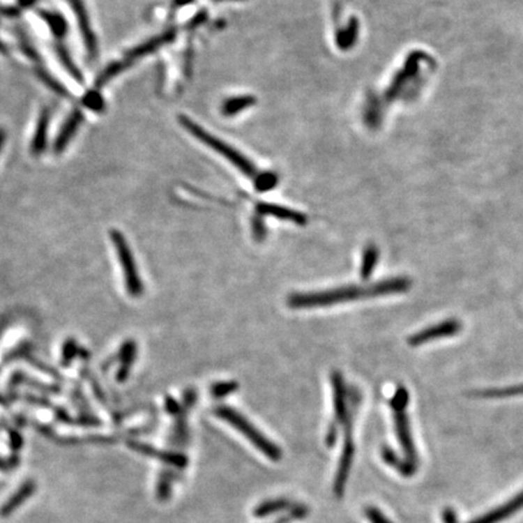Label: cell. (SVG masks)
Wrapping results in <instances>:
<instances>
[{
    "mask_svg": "<svg viewBox=\"0 0 523 523\" xmlns=\"http://www.w3.org/2000/svg\"><path fill=\"white\" fill-rule=\"evenodd\" d=\"M257 211L261 216L266 215V216L276 217L279 220H291L298 225H304L307 223V217L304 216L303 213L289 210L287 207L279 206V205L261 202L257 205Z\"/></svg>",
    "mask_w": 523,
    "mask_h": 523,
    "instance_id": "4fadbf2b",
    "label": "cell"
},
{
    "mask_svg": "<svg viewBox=\"0 0 523 523\" xmlns=\"http://www.w3.org/2000/svg\"><path fill=\"white\" fill-rule=\"evenodd\" d=\"M5 141H6V131L3 128H0V152L4 147Z\"/></svg>",
    "mask_w": 523,
    "mask_h": 523,
    "instance_id": "e575fe53",
    "label": "cell"
},
{
    "mask_svg": "<svg viewBox=\"0 0 523 523\" xmlns=\"http://www.w3.org/2000/svg\"><path fill=\"white\" fill-rule=\"evenodd\" d=\"M123 355H124V365L121 371L119 372V379L123 381L129 373L130 366L132 363L133 358H135V344L132 342H129L125 344L124 349H123Z\"/></svg>",
    "mask_w": 523,
    "mask_h": 523,
    "instance_id": "83f0119b",
    "label": "cell"
},
{
    "mask_svg": "<svg viewBox=\"0 0 523 523\" xmlns=\"http://www.w3.org/2000/svg\"><path fill=\"white\" fill-rule=\"evenodd\" d=\"M253 236L256 240H263L266 238V227L261 217H255L252 220Z\"/></svg>",
    "mask_w": 523,
    "mask_h": 523,
    "instance_id": "f546056e",
    "label": "cell"
},
{
    "mask_svg": "<svg viewBox=\"0 0 523 523\" xmlns=\"http://www.w3.org/2000/svg\"><path fill=\"white\" fill-rule=\"evenodd\" d=\"M128 68H129V66L126 65L124 60L112 62L110 65L107 66L106 68L102 70L101 73L97 75L96 80H95V89L100 90L101 87L110 83L116 75H119L121 72H124L125 69Z\"/></svg>",
    "mask_w": 523,
    "mask_h": 523,
    "instance_id": "ac0fdd59",
    "label": "cell"
},
{
    "mask_svg": "<svg viewBox=\"0 0 523 523\" xmlns=\"http://www.w3.org/2000/svg\"><path fill=\"white\" fill-rule=\"evenodd\" d=\"M238 388H239V386H238L236 381H220V383H217L212 386L211 394L217 399H222V397H225L227 395L236 391Z\"/></svg>",
    "mask_w": 523,
    "mask_h": 523,
    "instance_id": "4316f807",
    "label": "cell"
},
{
    "mask_svg": "<svg viewBox=\"0 0 523 523\" xmlns=\"http://www.w3.org/2000/svg\"><path fill=\"white\" fill-rule=\"evenodd\" d=\"M289 503L284 499H276V501H266L259 505L257 509L255 510V516L256 517H266L271 514H275L278 511L285 510L289 508Z\"/></svg>",
    "mask_w": 523,
    "mask_h": 523,
    "instance_id": "cb8c5ba5",
    "label": "cell"
},
{
    "mask_svg": "<svg viewBox=\"0 0 523 523\" xmlns=\"http://www.w3.org/2000/svg\"><path fill=\"white\" fill-rule=\"evenodd\" d=\"M393 411H394L395 427H396L400 444L404 448L409 464L414 467V462H416V450H414L412 434L409 429V417L406 414V407L393 409Z\"/></svg>",
    "mask_w": 523,
    "mask_h": 523,
    "instance_id": "8992f818",
    "label": "cell"
},
{
    "mask_svg": "<svg viewBox=\"0 0 523 523\" xmlns=\"http://www.w3.org/2000/svg\"><path fill=\"white\" fill-rule=\"evenodd\" d=\"M366 516L372 523H393L391 520L381 514L379 510L374 509V508L366 510Z\"/></svg>",
    "mask_w": 523,
    "mask_h": 523,
    "instance_id": "4dcf8cb0",
    "label": "cell"
},
{
    "mask_svg": "<svg viewBox=\"0 0 523 523\" xmlns=\"http://www.w3.org/2000/svg\"><path fill=\"white\" fill-rule=\"evenodd\" d=\"M278 183V177L275 174H258L257 179H255V185L259 192H266V190H271V189L275 187V184Z\"/></svg>",
    "mask_w": 523,
    "mask_h": 523,
    "instance_id": "f1b7e54d",
    "label": "cell"
},
{
    "mask_svg": "<svg viewBox=\"0 0 523 523\" xmlns=\"http://www.w3.org/2000/svg\"><path fill=\"white\" fill-rule=\"evenodd\" d=\"M83 112L80 109H74L68 115V118L66 119L65 123L62 125L60 132L57 135L55 143H54V152L56 154H61V153L65 151L66 148L68 147L69 143L73 139L75 133H77L79 128H80V125L83 123Z\"/></svg>",
    "mask_w": 523,
    "mask_h": 523,
    "instance_id": "ba28073f",
    "label": "cell"
},
{
    "mask_svg": "<svg viewBox=\"0 0 523 523\" xmlns=\"http://www.w3.org/2000/svg\"><path fill=\"white\" fill-rule=\"evenodd\" d=\"M19 462L17 457L10 459L0 458V470H10V469L15 468V467H17Z\"/></svg>",
    "mask_w": 523,
    "mask_h": 523,
    "instance_id": "1f68e13d",
    "label": "cell"
},
{
    "mask_svg": "<svg viewBox=\"0 0 523 523\" xmlns=\"http://www.w3.org/2000/svg\"><path fill=\"white\" fill-rule=\"evenodd\" d=\"M129 446L132 450H137L139 453L159 459L164 463L170 464V465H174V467H179V468H184L185 464H187V458L182 455H176V453H171V452L156 450L149 445H144V444H139V442H130Z\"/></svg>",
    "mask_w": 523,
    "mask_h": 523,
    "instance_id": "7c38bea8",
    "label": "cell"
},
{
    "mask_svg": "<svg viewBox=\"0 0 523 523\" xmlns=\"http://www.w3.org/2000/svg\"><path fill=\"white\" fill-rule=\"evenodd\" d=\"M37 485L33 480H27V481L23 483L22 486L20 487L17 491L15 492L14 496L9 498L8 501H5V504L1 506L0 509V516L1 517H8L10 515L14 513L15 510L17 509L19 506L27 501L28 498H31L33 496V493L36 492Z\"/></svg>",
    "mask_w": 523,
    "mask_h": 523,
    "instance_id": "5bb4252c",
    "label": "cell"
},
{
    "mask_svg": "<svg viewBox=\"0 0 523 523\" xmlns=\"http://www.w3.org/2000/svg\"><path fill=\"white\" fill-rule=\"evenodd\" d=\"M412 282L407 278H394V279L381 281L378 284L370 285L365 287L344 286V287L324 291V292L296 294L289 297V305L294 309L328 307V305L345 303L354 299L363 298V297H378V296H386V294H402L409 291Z\"/></svg>",
    "mask_w": 523,
    "mask_h": 523,
    "instance_id": "6da1fadb",
    "label": "cell"
},
{
    "mask_svg": "<svg viewBox=\"0 0 523 523\" xmlns=\"http://www.w3.org/2000/svg\"><path fill=\"white\" fill-rule=\"evenodd\" d=\"M16 34H17V39H19L20 49H21V51H22L24 55L27 56L28 60H32L34 61V62H37V63H40V62H42L40 55L38 54L36 47L33 46L31 40L28 39L26 33L23 32L21 28H17V29H16Z\"/></svg>",
    "mask_w": 523,
    "mask_h": 523,
    "instance_id": "603a6c76",
    "label": "cell"
},
{
    "mask_svg": "<svg viewBox=\"0 0 523 523\" xmlns=\"http://www.w3.org/2000/svg\"><path fill=\"white\" fill-rule=\"evenodd\" d=\"M37 75L38 78L40 79L43 83L45 84L46 86L49 87L52 91L56 92L57 95L65 97V98H70V92L57 79H55L54 75H51L49 72H46L45 69L42 68V67L37 68Z\"/></svg>",
    "mask_w": 523,
    "mask_h": 523,
    "instance_id": "44dd1931",
    "label": "cell"
},
{
    "mask_svg": "<svg viewBox=\"0 0 523 523\" xmlns=\"http://www.w3.org/2000/svg\"><path fill=\"white\" fill-rule=\"evenodd\" d=\"M51 112L47 107L43 108L39 118H38L37 126L34 130L32 143H31V151L34 156H42L47 146V133L50 126Z\"/></svg>",
    "mask_w": 523,
    "mask_h": 523,
    "instance_id": "8fae6325",
    "label": "cell"
},
{
    "mask_svg": "<svg viewBox=\"0 0 523 523\" xmlns=\"http://www.w3.org/2000/svg\"><path fill=\"white\" fill-rule=\"evenodd\" d=\"M460 330H462V324L458 320L450 319V320L440 322L437 325L427 327V328H424L420 332L411 335L409 338V344L412 345V347L425 344V343L439 340V338H445V337L457 335Z\"/></svg>",
    "mask_w": 523,
    "mask_h": 523,
    "instance_id": "5b68a950",
    "label": "cell"
},
{
    "mask_svg": "<svg viewBox=\"0 0 523 523\" xmlns=\"http://www.w3.org/2000/svg\"><path fill=\"white\" fill-rule=\"evenodd\" d=\"M166 407H167V411L170 412V414H177L179 411V406L174 400L169 399L166 400Z\"/></svg>",
    "mask_w": 523,
    "mask_h": 523,
    "instance_id": "836d02e7",
    "label": "cell"
},
{
    "mask_svg": "<svg viewBox=\"0 0 523 523\" xmlns=\"http://www.w3.org/2000/svg\"><path fill=\"white\" fill-rule=\"evenodd\" d=\"M82 103H83L84 107H86L90 110H93L96 113H100L106 107V102H105L103 97L97 89H92V90L85 92L83 98H82Z\"/></svg>",
    "mask_w": 523,
    "mask_h": 523,
    "instance_id": "7402d4cb",
    "label": "cell"
},
{
    "mask_svg": "<svg viewBox=\"0 0 523 523\" xmlns=\"http://www.w3.org/2000/svg\"><path fill=\"white\" fill-rule=\"evenodd\" d=\"M378 258H379V250L374 245H368L363 251V263L360 268V275L363 280H366L372 275L373 269L377 266Z\"/></svg>",
    "mask_w": 523,
    "mask_h": 523,
    "instance_id": "d6986e66",
    "label": "cell"
},
{
    "mask_svg": "<svg viewBox=\"0 0 523 523\" xmlns=\"http://www.w3.org/2000/svg\"><path fill=\"white\" fill-rule=\"evenodd\" d=\"M256 103V98L253 96H239L229 98L223 103L222 112L225 115H234L240 113L241 110L246 109L248 107L252 106Z\"/></svg>",
    "mask_w": 523,
    "mask_h": 523,
    "instance_id": "ffe728a7",
    "label": "cell"
},
{
    "mask_svg": "<svg viewBox=\"0 0 523 523\" xmlns=\"http://www.w3.org/2000/svg\"><path fill=\"white\" fill-rule=\"evenodd\" d=\"M482 397H492V399H499V397H511V396H519L523 395V384L520 386H510L505 389H497V391H487L478 393Z\"/></svg>",
    "mask_w": 523,
    "mask_h": 523,
    "instance_id": "484cf974",
    "label": "cell"
},
{
    "mask_svg": "<svg viewBox=\"0 0 523 523\" xmlns=\"http://www.w3.org/2000/svg\"><path fill=\"white\" fill-rule=\"evenodd\" d=\"M358 36V22L355 21V19L348 24V27L343 29L342 32L337 36V42H338V46H340L342 49H347L350 47L355 43Z\"/></svg>",
    "mask_w": 523,
    "mask_h": 523,
    "instance_id": "d4e9b609",
    "label": "cell"
},
{
    "mask_svg": "<svg viewBox=\"0 0 523 523\" xmlns=\"http://www.w3.org/2000/svg\"><path fill=\"white\" fill-rule=\"evenodd\" d=\"M174 36H176L174 31H169V32L162 33L161 36L152 38L151 40L142 43V44H139V45L136 46V47H133L131 50L128 51V52L125 54L124 57H123V60H124L125 62H126V65L130 67V66L132 65L133 62H136V61L139 60V59H142L144 56L151 55L152 52L158 50L161 46L166 45V44L172 42Z\"/></svg>",
    "mask_w": 523,
    "mask_h": 523,
    "instance_id": "52a82bcc",
    "label": "cell"
},
{
    "mask_svg": "<svg viewBox=\"0 0 523 523\" xmlns=\"http://www.w3.org/2000/svg\"><path fill=\"white\" fill-rule=\"evenodd\" d=\"M332 386H333V404H335V418L338 422H343L347 417V407H345V386L343 377L338 372L332 374Z\"/></svg>",
    "mask_w": 523,
    "mask_h": 523,
    "instance_id": "9a60e30c",
    "label": "cell"
},
{
    "mask_svg": "<svg viewBox=\"0 0 523 523\" xmlns=\"http://www.w3.org/2000/svg\"><path fill=\"white\" fill-rule=\"evenodd\" d=\"M523 508V491L520 492L517 496L506 501L504 505H501L497 509H493L487 513L486 515H482L478 519L473 520L470 523H499L503 520L509 519L515 513Z\"/></svg>",
    "mask_w": 523,
    "mask_h": 523,
    "instance_id": "9c48e42d",
    "label": "cell"
},
{
    "mask_svg": "<svg viewBox=\"0 0 523 523\" xmlns=\"http://www.w3.org/2000/svg\"><path fill=\"white\" fill-rule=\"evenodd\" d=\"M193 0H174V6H183V5L189 4V3H192Z\"/></svg>",
    "mask_w": 523,
    "mask_h": 523,
    "instance_id": "d590c367",
    "label": "cell"
},
{
    "mask_svg": "<svg viewBox=\"0 0 523 523\" xmlns=\"http://www.w3.org/2000/svg\"><path fill=\"white\" fill-rule=\"evenodd\" d=\"M112 241L114 243L116 252L119 256L120 264L123 268V273L125 276V284L126 289L132 297H138L143 292V285L138 275L137 266L133 259L132 252L130 250L128 241L125 240L123 234L118 230H112L110 233Z\"/></svg>",
    "mask_w": 523,
    "mask_h": 523,
    "instance_id": "277c9868",
    "label": "cell"
},
{
    "mask_svg": "<svg viewBox=\"0 0 523 523\" xmlns=\"http://www.w3.org/2000/svg\"><path fill=\"white\" fill-rule=\"evenodd\" d=\"M38 15L42 17L43 21L47 24V27L50 28L51 33L57 39H62L67 34L68 24L60 13L51 11V10H40Z\"/></svg>",
    "mask_w": 523,
    "mask_h": 523,
    "instance_id": "2e32d148",
    "label": "cell"
},
{
    "mask_svg": "<svg viewBox=\"0 0 523 523\" xmlns=\"http://www.w3.org/2000/svg\"><path fill=\"white\" fill-rule=\"evenodd\" d=\"M216 414L220 419L229 423L232 427H234L238 432H241L258 450H261L263 455L268 457L271 460H280L281 450L279 447L268 440L256 427L248 422L243 414L236 412L235 409H230L228 406H220L216 409Z\"/></svg>",
    "mask_w": 523,
    "mask_h": 523,
    "instance_id": "7a4b0ae2",
    "label": "cell"
},
{
    "mask_svg": "<svg viewBox=\"0 0 523 523\" xmlns=\"http://www.w3.org/2000/svg\"><path fill=\"white\" fill-rule=\"evenodd\" d=\"M6 52H8V47H6L4 43L0 40V54H6Z\"/></svg>",
    "mask_w": 523,
    "mask_h": 523,
    "instance_id": "8d00e7d4",
    "label": "cell"
},
{
    "mask_svg": "<svg viewBox=\"0 0 523 523\" xmlns=\"http://www.w3.org/2000/svg\"><path fill=\"white\" fill-rule=\"evenodd\" d=\"M444 521L445 523H458L457 515L452 509H447L444 511Z\"/></svg>",
    "mask_w": 523,
    "mask_h": 523,
    "instance_id": "d6a6232c",
    "label": "cell"
},
{
    "mask_svg": "<svg viewBox=\"0 0 523 523\" xmlns=\"http://www.w3.org/2000/svg\"><path fill=\"white\" fill-rule=\"evenodd\" d=\"M353 458V440H351V437H350V434L347 432L344 448H343V452H342L340 467H338V471H337V475H335V493L338 497L342 496V494H343V491H344L345 483H347V480H348L349 471H350V468H351Z\"/></svg>",
    "mask_w": 523,
    "mask_h": 523,
    "instance_id": "30bf717a",
    "label": "cell"
},
{
    "mask_svg": "<svg viewBox=\"0 0 523 523\" xmlns=\"http://www.w3.org/2000/svg\"><path fill=\"white\" fill-rule=\"evenodd\" d=\"M54 51H55L56 56H57V59L60 61L61 65L63 66V68L68 72L69 75H70L75 82H78L79 84H83V73L80 72V69H79L78 67H77V65L74 63L72 57L69 55L68 50L66 49V46L62 45L61 43L55 44V45H54Z\"/></svg>",
    "mask_w": 523,
    "mask_h": 523,
    "instance_id": "e0dca14e",
    "label": "cell"
},
{
    "mask_svg": "<svg viewBox=\"0 0 523 523\" xmlns=\"http://www.w3.org/2000/svg\"><path fill=\"white\" fill-rule=\"evenodd\" d=\"M179 121H181V124L184 129L188 130L189 132L192 133L194 137L197 138L200 142L205 143L213 151L220 153V156H225V159H228L230 162H233L241 172H243L248 177L253 179H257V171L255 169V166L245 156H241L239 152H236L234 148L229 147L227 143L222 142L218 138L206 132L205 130L202 129L199 125L195 124L184 115L179 116Z\"/></svg>",
    "mask_w": 523,
    "mask_h": 523,
    "instance_id": "3957f363",
    "label": "cell"
}]
</instances>
